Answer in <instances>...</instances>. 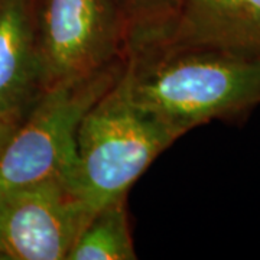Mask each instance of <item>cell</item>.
<instances>
[{"label": "cell", "instance_id": "1", "mask_svg": "<svg viewBox=\"0 0 260 260\" xmlns=\"http://www.w3.org/2000/svg\"><path fill=\"white\" fill-rule=\"evenodd\" d=\"M117 84L140 110L179 136L260 103V61L194 47L145 42L126 49Z\"/></svg>", "mask_w": 260, "mask_h": 260}, {"label": "cell", "instance_id": "2", "mask_svg": "<svg viewBox=\"0 0 260 260\" xmlns=\"http://www.w3.org/2000/svg\"><path fill=\"white\" fill-rule=\"evenodd\" d=\"M179 138L136 107L116 83L78 124L68 179L95 213L103 205L124 198L149 165Z\"/></svg>", "mask_w": 260, "mask_h": 260}, {"label": "cell", "instance_id": "3", "mask_svg": "<svg viewBox=\"0 0 260 260\" xmlns=\"http://www.w3.org/2000/svg\"><path fill=\"white\" fill-rule=\"evenodd\" d=\"M124 58L80 80L48 88L0 156V195L49 177L70 178L75 135L88 109L120 78Z\"/></svg>", "mask_w": 260, "mask_h": 260}, {"label": "cell", "instance_id": "4", "mask_svg": "<svg viewBox=\"0 0 260 260\" xmlns=\"http://www.w3.org/2000/svg\"><path fill=\"white\" fill-rule=\"evenodd\" d=\"M35 19L45 91L124 58L127 35L117 0H39Z\"/></svg>", "mask_w": 260, "mask_h": 260}, {"label": "cell", "instance_id": "5", "mask_svg": "<svg viewBox=\"0 0 260 260\" xmlns=\"http://www.w3.org/2000/svg\"><path fill=\"white\" fill-rule=\"evenodd\" d=\"M93 215L65 175L0 195V257L67 260Z\"/></svg>", "mask_w": 260, "mask_h": 260}, {"label": "cell", "instance_id": "6", "mask_svg": "<svg viewBox=\"0 0 260 260\" xmlns=\"http://www.w3.org/2000/svg\"><path fill=\"white\" fill-rule=\"evenodd\" d=\"M146 42L260 61V0H178L169 23Z\"/></svg>", "mask_w": 260, "mask_h": 260}, {"label": "cell", "instance_id": "7", "mask_svg": "<svg viewBox=\"0 0 260 260\" xmlns=\"http://www.w3.org/2000/svg\"><path fill=\"white\" fill-rule=\"evenodd\" d=\"M45 93L35 3L0 5V116L22 123Z\"/></svg>", "mask_w": 260, "mask_h": 260}, {"label": "cell", "instance_id": "8", "mask_svg": "<svg viewBox=\"0 0 260 260\" xmlns=\"http://www.w3.org/2000/svg\"><path fill=\"white\" fill-rule=\"evenodd\" d=\"M126 197L99 208L80 233L67 260H135Z\"/></svg>", "mask_w": 260, "mask_h": 260}, {"label": "cell", "instance_id": "9", "mask_svg": "<svg viewBox=\"0 0 260 260\" xmlns=\"http://www.w3.org/2000/svg\"><path fill=\"white\" fill-rule=\"evenodd\" d=\"M126 25L127 47L155 38L169 23L178 0H117Z\"/></svg>", "mask_w": 260, "mask_h": 260}, {"label": "cell", "instance_id": "10", "mask_svg": "<svg viewBox=\"0 0 260 260\" xmlns=\"http://www.w3.org/2000/svg\"><path fill=\"white\" fill-rule=\"evenodd\" d=\"M20 126V123L10 120L8 117L0 116V156L3 155L5 149L8 146V143L12 139V136L15 135V132Z\"/></svg>", "mask_w": 260, "mask_h": 260}, {"label": "cell", "instance_id": "11", "mask_svg": "<svg viewBox=\"0 0 260 260\" xmlns=\"http://www.w3.org/2000/svg\"><path fill=\"white\" fill-rule=\"evenodd\" d=\"M0 5H2V0H0Z\"/></svg>", "mask_w": 260, "mask_h": 260}, {"label": "cell", "instance_id": "12", "mask_svg": "<svg viewBox=\"0 0 260 260\" xmlns=\"http://www.w3.org/2000/svg\"><path fill=\"white\" fill-rule=\"evenodd\" d=\"M0 260H2V257H0Z\"/></svg>", "mask_w": 260, "mask_h": 260}]
</instances>
